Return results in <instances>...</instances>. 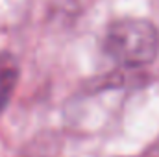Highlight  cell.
Wrapping results in <instances>:
<instances>
[{
  "label": "cell",
  "instance_id": "cell-1",
  "mask_svg": "<svg viewBox=\"0 0 159 157\" xmlns=\"http://www.w3.org/2000/svg\"><path fill=\"white\" fill-rule=\"evenodd\" d=\"M104 50L120 67H146L159 54V32L150 20L120 19L107 28Z\"/></svg>",
  "mask_w": 159,
  "mask_h": 157
},
{
  "label": "cell",
  "instance_id": "cell-2",
  "mask_svg": "<svg viewBox=\"0 0 159 157\" xmlns=\"http://www.w3.org/2000/svg\"><path fill=\"white\" fill-rule=\"evenodd\" d=\"M17 81V65L9 56H2L0 59V109L7 104L9 94Z\"/></svg>",
  "mask_w": 159,
  "mask_h": 157
}]
</instances>
